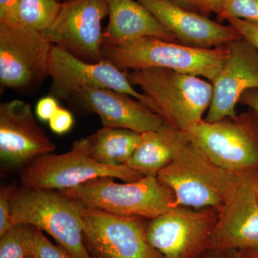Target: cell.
I'll return each mask as SVG.
<instances>
[{"instance_id": "cell-19", "label": "cell", "mask_w": 258, "mask_h": 258, "mask_svg": "<svg viewBox=\"0 0 258 258\" xmlns=\"http://www.w3.org/2000/svg\"><path fill=\"white\" fill-rule=\"evenodd\" d=\"M187 132L164 124L142 134V139L126 165L144 176H157L188 144Z\"/></svg>"}, {"instance_id": "cell-15", "label": "cell", "mask_w": 258, "mask_h": 258, "mask_svg": "<svg viewBox=\"0 0 258 258\" xmlns=\"http://www.w3.org/2000/svg\"><path fill=\"white\" fill-rule=\"evenodd\" d=\"M69 101L77 111L96 113L105 127L130 129L143 134L157 130L166 123L139 100L109 88H83Z\"/></svg>"}, {"instance_id": "cell-29", "label": "cell", "mask_w": 258, "mask_h": 258, "mask_svg": "<svg viewBox=\"0 0 258 258\" xmlns=\"http://www.w3.org/2000/svg\"><path fill=\"white\" fill-rule=\"evenodd\" d=\"M18 4L19 0H0V23H18Z\"/></svg>"}, {"instance_id": "cell-34", "label": "cell", "mask_w": 258, "mask_h": 258, "mask_svg": "<svg viewBox=\"0 0 258 258\" xmlns=\"http://www.w3.org/2000/svg\"><path fill=\"white\" fill-rule=\"evenodd\" d=\"M225 253L227 258H244L240 251L235 250V249L227 251Z\"/></svg>"}, {"instance_id": "cell-24", "label": "cell", "mask_w": 258, "mask_h": 258, "mask_svg": "<svg viewBox=\"0 0 258 258\" xmlns=\"http://www.w3.org/2000/svg\"><path fill=\"white\" fill-rule=\"evenodd\" d=\"M227 17L258 23V0H225L218 18L224 20Z\"/></svg>"}, {"instance_id": "cell-9", "label": "cell", "mask_w": 258, "mask_h": 258, "mask_svg": "<svg viewBox=\"0 0 258 258\" xmlns=\"http://www.w3.org/2000/svg\"><path fill=\"white\" fill-rule=\"evenodd\" d=\"M215 208L178 207L149 220V243L164 258H199L210 249L218 217Z\"/></svg>"}, {"instance_id": "cell-18", "label": "cell", "mask_w": 258, "mask_h": 258, "mask_svg": "<svg viewBox=\"0 0 258 258\" xmlns=\"http://www.w3.org/2000/svg\"><path fill=\"white\" fill-rule=\"evenodd\" d=\"M108 24L103 40L125 42L154 37L176 42V38L137 0H106Z\"/></svg>"}, {"instance_id": "cell-17", "label": "cell", "mask_w": 258, "mask_h": 258, "mask_svg": "<svg viewBox=\"0 0 258 258\" xmlns=\"http://www.w3.org/2000/svg\"><path fill=\"white\" fill-rule=\"evenodd\" d=\"M169 30L176 41L202 48L226 47L241 37L235 29L168 0H137Z\"/></svg>"}, {"instance_id": "cell-28", "label": "cell", "mask_w": 258, "mask_h": 258, "mask_svg": "<svg viewBox=\"0 0 258 258\" xmlns=\"http://www.w3.org/2000/svg\"><path fill=\"white\" fill-rule=\"evenodd\" d=\"M59 108L55 98L51 96L44 97L37 102L36 114L40 120L49 121Z\"/></svg>"}, {"instance_id": "cell-33", "label": "cell", "mask_w": 258, "mask_h": 258, "mask_svg": "<svg viewBox=\"0 0 258 258\" xmlns=\"http://www.w3.org/2000/svg\"><path fill=\"white\" fill-rule=\"evenodd\" d=\"M203 258H227L225 252L217 251L208 250V253Z\"/></svg>"}, {"instance_id": "cell-14", "label": "cell", "mask_w": 258, "mask_h": 258, "mask_svg": "<svg viewBox=\"0 0 258 258\" xmlns=\"http://www.w3.org/2000/svg\"><path fill=\"white\" fill-rule=\"evenodd\" d=\"M55 149L29 103L13 100L0 105V157L5 164L24 167Z\"/></svg>"}, {"instance_id": "cell-7", "label": "cell", "mask_w": 258, "mask_h": 258, "mask_svg": "<svg viewBox=\"0 0 258 258\" xmlns=\"http://www.w3.org/2000/svg\"><path fill=\"white\" fill-rule=\"evenodd\" d=\"M186 132L190 142L222 169L242 176L258 172L256 118L243 115L215 122L203 120Z\"/></svg>"}, {"instance_id": "cell-30", "label": "cell", "mask_w": 258, "mask_h": 258, "mask_svg": "<svg viewBox=\"0 0 258 258\" xmlns=\"http://www.w3.org/2000/svg\"><path fill=\"white\" fill-rule=\"evenodd\" d=\"M185 9L196 12L200 14L208 16L211 14L208 7L203 0H168Z\"/></svg>"}, {"instance_id": "cell-5", "label": "cell", "mask_w": 258, "mask_h": 258, "mask_svg": "<svg viewBox=\"0 0 258 258\" xmlns=\"http://www.w3.org/2000/svg\"><path fill=\"white\" fill-rule=\"evenodd\" d=\"M82 210L81 204L59 191L21 186L12 198V224L45 231L74 258H94L83 242Z\"/></svg>"}, {"instance_id": "cell-12", "label": "cell", "mask_w": 258, "mask_h": 258, "mask_svg": "<svg viewBox=\"0 0 258 258\" xmlns=\"http://www.w3.org/2000/svg\"><path fill=\"white\" fill-rule=\"evenodd\" d=\"M48 75L52 79L50 96L56 99L69 101L85 87L109 88L134 97L154 112L150 101L131 84L125 72L106 61L86 62L52 45Z\"/></svg>"}, {"instance_id": "cell-21", "label": "cell", "mask_w": 258, "mask_h": 258, "mask_svg": "<svg viewBox=\"0 0 258 258\" xmlns=\"http://www.w3.org/2000/svg\"><path fill=\"white\" fill-rule=\"evenodd\" d=\"M61 5L57 0H19V22L32 30L45 31L53 23Z\"/></svg>"}, {"instance_id": "cell-13", "label": "cell", "mask_w": 258, "mask_h": 258, "mask_svg": "<svg viewBox=\"0 0 258 258\" xmlns=\"http://www.w3.org/2000/svg\"><path fill=\"white\" fill-rule=\"evenodd\" d=\"M227 56L212 81L211 103L205 121L235 118L236 106L246 91L258 89V51L240 37L227 45Z\"/></svg>"}, {"instance_id": "cell-1", "label": "cell", "mask_w": 258, "mask_h": 258, "mask_svg": "<svg viewBox=\"0 0 258 258\" xmlns=\"http://www.w3.org/2000/svg\"><path fill=\"white\" fill-rule=\"evenodd\" d=\"M103 60L126 71L160 68L212 81L227 56V47L202 48L154 37L125 42L103 40Z\"/></svg>"}, {"instance_id": "cell-3", "label": "cell", "mask_w": 258, "mask_h": 258, "mask_svg": "<svg viewBox=\"0 0 258 258\" xmlns=\"http://www.w3.org/2000/svg\"><path fill=\"white\" fill-rule=\"evenodd\" d=\"M245 176L222 169L190 142L157 178L174 194L176 208L220 211Z\"/></svg>"}, {"instance_id": "cell-32", "label": "cell", "mask_w": 258, "mask_h": 258, "mask_svg": "<svg viewBox=\"0 0 258 258\" xmlns=\"http://www.w3.org/2000/svg\"><path fill=\"white\" fill-rule=\"evenodd\" d=\"M205 4L208 7L211 13L220 15L222 13V6L225 0H203Z\"/></svg>"}, {"instance_id": "cell-36", "label": "cell", "mask_w": 258, "mask_h": 258, "mask_svg": "<svg viewBox=\"0 0 258 258\" xmlns=\"http://www.w3.org/2000/svg\"><path fill=\"white\" fill-rule=\"evenodd\" d=\"M244 258H258V250L240 251Z\"/></svg>"}, {"instance_id": "cell-22", "label": "cell", "mask_w": 258, "mask_h": 258, "mask_svg": "<svg viewBox=\"0 0 258 258\" xmlns=\"http://www.w3.org/2000/svg\"><path fill=\"white\" fill-rule=\"evenodd\" d=\"M35 227L17 224L0 236V258H27Z\"/></svg>"}, {"instance_id": "cell-4", "label": "cell", "mask_w": 258, "mask_h": 258, "mask_svg": "<svg viewBox=\"0 0 258 258\" xmlns=\"http://www.w3.org/2000/svg\"><path fill=\"white\" fill-rule=\"evenodd\" d=\"M103 176L60 193L88 208L122 217L152 220L175 208V197L157 176H144L132 182H115Z\"/></svg>"}, {"instance_id": "cell-26", "label": "cell", "mask_w": 258, "mask_h": 258, "mask_svg": "<svg viewBox=\"0 0 258 258\" xmlns=\"http://www.w3.org/2000/svg\"><path fill=\"white\" fill-rule=\"evenodd\" d=\"M229 25L240 34L241 37L245 39L258 51V23L241 19L227 17L225 19Z\"/></svg>"}, {"instance_id": "cell-27", "label": "cell", "mask_w": 258, "mask_h": 258, "mask_svg": "<svg viewBox=\"0 0 258 258\" xmlns=\"http://www.w3.org/2000/svg\"><path fill=\"white\" fill-rule=\"evenodd\" d=\"M74 119L69 110L60 108L49 120L50 129L54 133L64 134L69 132L74 125Z\"/></svg>"}, {"instance_id": "cell-31", "label": "cell", "mask_w": 258, "mask_h": 258, "mask_svg": "<svg viewBox=\"0 0 258 258\" xmlns=\"http://www.w3.org/2000/svg\"><path fill=\"white\" fill-rule=\"evenodd\" d=\"M240 103L249 108L258 118V89L246 91L241 97Z\"/></svg>"}, {"instance_id": "cell-2", "label": "cell", "mask_w": 258, "mask_h": 258, "mask_svg": "<svg viewBox=\"0 0 258 258\" xmlns=\"http://www.w3.org/2000/svg\"><path fill=\"white\" fill-rule=\"evenodd\" d=\"M166 124L187 132L203 120L211 103V81L172 70L149 68L125 72Z\"/></svg>"}, {"instance_id": "cell-20", "label": "cell", "mask_w": 258, "mask_h": 258, "mask_svg": "<svg viewBox=\"0 0 258 258\" xmlns=\"http://www.w3.org/2000/svg\"><path fill=\"white\" fill-rule=\"evenodd\" d=\"M142 137L130 129L103 126L86 139L93 159L104 165L121 166L134 155Z\"/></svg>"}, {"instance_id": "cell-23", "label": "cell", "mask_w": 258, "mask_h": 258, "mask_svg": "<svg viewBox=\"0 0 258 258\" xmlns=\"http://www.w3.org/2000/svg\"><path fill=\"white\" fill-rule=\"evenodd\" d=\"M30 256L32 258H74L62 246L52 244L36 227L31 239Z\"/></svg>"}, {"instance_id": "cell-37", "label": "cell", "mask_w": 258, "mask_h": 258, "mask_svg": "<svg viewBox=\"0 0 258 258\" xmlns=\"http://www.w3.org/2000/svg\"><path fill=\"white\" fill-rule=\"evenodd\" d=\"M256 120H257V128H258V118H257V117H256Z\"/></svg>"}, {"instance_id": "cell-25", "label": "cell", "mask_w": 258, "mask_h": 258, "mask_svg": "<svg viewBox=\"0 0 258 258\" xmlns=\"http://www.w3.org/2000/svg\"><path fill=\"white\" fill-rule=\"evenodd\" d=\"M17 186L7 185L0 190V236L13 227L11 220L12 198Z\"/></svg>"}, {"instance_id": "cell-10", "label": "cell", "mask_w": 258, "mask_h": 258, "mask_svg": "<svg viewBox=\"0 0 258 258\" xmlns=\"http://www.w3.org/2000/svg\"><path fill=\"white\" fill-rule=\"evenodd\" d=\"M108 15L106 0H69L61 5L53 23L41 33L52 45L81 60L101 62L102 22Z\"/></svg>"}, {"instance_id": "cell-11", "label": "cell", "mask_w": 258, "mask_h": 258, "mask_svg": "<svg viewBox=\"0 0 258 258\" xmlns=\"http://www.w3.org/2000/svg\"><path fill=\"white\" fill-rule=\"evenodd\" d=\"M83 236L101 258H164L147 239V219L83 206Z\"/></svg>"}, {"instance_id": "cell-6", "label": "cell", "mask_w": 258, "mask_h": 258, "mask_svg": "<svg viewBox=\"0 0 258 258\" xmlns=\"http://www.w3.org/2000/svg\"><path fill=\"white\" fill-rule=\"evenodd\" d=\"M103 176L132 182L143 174L127 165L108 166L97 162L90 156L87 139L75 141L71 150L61 154H45L24 166L20 174L24 187L56 191L75 187Z\"/></svg>"}, {"instance_id": "cell-35", "label": "cell", "mask_w": 258, "mask_h": 258, "mask_svg": "<svg viewBox=\"0 0 258 258\" xmlns=\"http://www.w3.org/2000/svg\"><path fill=\"white\" fill-rule=\"evenodd\" d=\"M249 179L258 196V172L249 174Z\"/></svg>"}, {"instance_id": "cell-8", "label": "cell", "mask_w": 258, "mask_h": 258, "mask_svg": "<svg viewBox=\"0 0 258 258\" xmlns=\"http://www.w3.org/2000/svg\"><path fill=\"white\" fill-rule=\"evenodd\" d=\"M52 45L40 32L20 23H0V83L14 91H32L48 75Z\"/></svg>"}, {"instance_id": "cell-38", "label": "cell", "mask_w": 258, "mask_h": 258, "mask_svg": "<svg viewBox=\"0 0 258 258\" xmlns=\"http://www.w3.org/2000/svg\"><path fill=\"white\" fill-rule=\"evenodd\" d=\"M27 258H32V257H30V256H29V257H27Z\"/></svg>"}, {"instance_id": "cell-16", "label": "cell", "mask_w": 258, "mask_h": 258, "mask_svg": "<svg viewBox=\"0 0 258 258\" xmlns=\"http://www.w3.org/2000/svg\"><path fill=\"white\" fill-rule=\"evenodd\" d=\"M258 250V196L246 175L219 211L209 250Z\"/></svg>"}]
</instances>
